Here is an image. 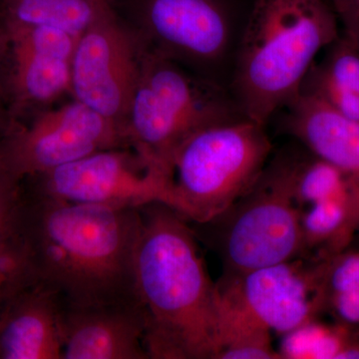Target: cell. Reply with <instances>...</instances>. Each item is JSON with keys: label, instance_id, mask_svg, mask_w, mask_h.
<instances>
[{"label": "cell", "instance_id": "1", "mask_svg": "<svg viewBox=\"0 0 359 359\" xmlns=\"http://www.w3.org/2000/svg\"><path fill=\"white\" fill-rule=\"evenodd\" d=\"M140 231V209L23 195L14 231L37 283L65 304L89 306L138 301L134 259Z\"/></svg>", "mask_w": 359, "mask_h": 359}, {"label": "cell", "instance_id": "2", "mask_svg": "<svg viewBox=\"0 0 359 359\" xmlns=\"http://www.w3.org/2000/svg\"><path fill=\"white\" fill-rule=\"evenodd\" d=\"M135 290L150 359H215L219 309L216 283L189 222L163 203L140 208Z\"/></svg>", "mask_w": 359, "mask_h": 359}, {"label": "cell", "instance_id": "3", "mask_svg": "<svg viewBox=\"0 0 359 359\" xmlns=\"http://www.w3.org/2000/svg\"><path fill=\"white\" fill-rule=\"evenodd\" d=\"M337 18L325 0H254L233 78L247 119L266 125L299 93L318 52L339 39Z\"/></svg>", "mask_w": 359, "mask_h": 359}, {"label": "cell", "instance_id": "4", "mask_svg": "<svg viewBox=\"0 0 359 359\" xmlns=\"http://www.w3.org/2000/svg\"><path fill=\"white\" fill-rule=\"evenodd\" d=\"M243 118L236 100L218 85L189 76L174 60L151 50L143 56L123 133L128 146L170 173L175 152L189 137Z\"/></svg>", "mask_w": 359, "mask_h": 359}, {"label": "cell", "instance_id": "5", "mask_svg": "<svg viewBox=\"0 0 359 359\" xmlns=\"http://www.w3.org/2000/svg\"><path fill=\"white\" fill-rule=\"evenodd\" d=\"M271 152L264 125L247 118L196 132L170 163L174 211L193 224L217 218L254 186Z\"/></svg>", "mask_w": 359, "mask_h": 359}, {"label": "cell", "instance_id": "6", "mask_svg": "<svg viewBox=\"0 0 359 359\" xmlns=\"http://www.w3.org/2000/svg\"><path fill=\"white\" fill-rule=\"evenodd\" d=\"M302 212L287 152L266 165L254 186L223 214L189 224L196 238L218 252L224 271L238 273L302 257Z\"/></svg>", "mask_w": 359, "mask_h": 359}, {"label": "cell", "instance_id": "7", "mask_svg": "<svg viewBox=\"0 0 359 359\" xmlns=\"http://www.w3.org/2000/svg\"><path fill=\"white\" fill-rule=\"evenodd\" d=\"M27 197L140 209L163 203L174 210L171 176L157 161L132 146L98 151L22 181Z\"/></svg>", "mask_w": 359, "mask_h": 359}, {"label": "cell", "instance_id": "8", "mask_svg": "<svg viewBox=\"0 0 359 359\" xmlns=\"http://www.w3.org/2000/svg\"><path fill=\"white\" fill-rule=\"evenodd\" d=\"M216 285L219 314L256 323L271 334L283 335L325 313L320 257L224 271Z\"/></svg>", "mask_w": 359, "mask_h": 359}, {"label": "cell", "instance_id": "9", "mask_svg": "<svg viewBox=\"0 0 359 359\" xmlns=\"http://www.w3.org/2000/svg\"><path fill=\"white\" fill-rule=\"evenodd\" d=\"M121 128L77 100L13 124L0 138V165L22 182L82 158L126 147Z\"/></svg>", "mask_w": 359, "mask_h": 359}, {"label": "cell", "instance_id": "10", "mask_svg": "<svg viewBox=\"0 0 359 359\" xmlns=\"http://www.w3.org/2000/svg\"><path fill=\"white\" fill-rule=\"evenodd\" d=\"M142 60L117 15L101 21L77 39L71 61L70 92L75 100L115 123L123 132Z\"/></svg>", "mask_w": 359, "mask_h": 359}, {"label": "cell", "instance_id": "11", "mask_svg": "<svg viewBox=\"0 0 359 359\" xmlns=\"http://www.w3.org/2000/svg\"><path fill=\"white\" fill-rule=\"evenodd\" d=\"M155 51L215 67L224 62L233 39L224 0H132Z\"/></svg>", "mask_w": 359, "mask_h": 359}, {"label": "cell", "instance_id": "12", "mask_svg": "<svg viewBox=\"0 0 359 359\" xmlns=\"http://www.w3.org/2000/svg\"><path fill=\"white\" fill-rule=\"evenodd\" d=\"M77 39L54 28L0 25V49L8 65L6 86L14 107L44 105L70 92Z\"/></svg>", "mask_w": 359, "mask_h": 359}, {"label": "cell", "instance_id": "13", "mask_svg": "<svg viewBox=\"0 0 359 359\" xmlns=\"http://www.w3.org/2000/svg\"><path fill=\"white\" fill-rule=\"evenodd\" d=\"M59 328L62 359H150L139 301L89 306L61 302Z\"/></svg>", "mask_w": 359, "mask_h": 359}, {"label": "cell", "instance_id": "14", "mask_svg": "<svg viewBox=\"0 0 359 359\" xmlns=\"http://www.w3.org/2000/svg\"><path fill=\"white\" fill-rule=\"evenodd\" d=\"M58 295L41 283L0 309V359H62Z\"/></svg>", "mask_w": 359, "mask_h": 359}, {"label": "cell", "instance_id": "15", "mask_svg": "<svg viewBox=\"0 0 359 359\" xmlns=\"http://www.w3.org/2000/svg\"><path fill=\"white\" fill-rule=\"evenodd\" d=\"M285 107L287 133L309 153L334 165L353 182L359 197V121L299 92Z\"/></svg>", "mask_w": 359, "mask_h": 359}, {"label": "cell", "instance_id": "16", "mask_svg": "<svg viewBox=\"0 0 359 359\" xmlns=\"http://www.w3.org/2000/svg\"><path fill=\"white\" fill-rule=\"evenodd\" d=\"M115 15L112 0H0V25L54 28L76 39Z\"/></svg>", "mask_w": 359, "mask_h": 359}, {"label": "cell", "instance_id": "17", "mask_svg": "<svg viewBox=\"0 0 359 359\" xmlns=\"http://www.w3.org/2000/svg\"><path fill=\"white\" fill-rule=\"evenodd\" d=\"M289 154L294 197L302 210L323 201L348 200L359 215L355 187L344 172L311 153Z\"/></svg>", "mask_w": 359, "mask_h": 359}, {"label": "cell", "instance_id": "18", "mask_svg": "<svg viewBox=\"0 0 359 359\" xmlns=\"http://www.w3.org/2000/svg\"><path fill=\"white\" fill-rule=\"evenodd\" d=\"M321 259L325 313L339 323L359 325V250L346 248Z\"/></svg>", "mask_w": 359, "mask_h": 359}, {"label": "cell", "instance_id": "19", "mask_svg": "<svg viewBox=\"0 0 359 359\" xmlns=\"http://www.w3.org/2000/svg\"><path fill=\"white\" fill-rule=\"evenodd\" d=\"M349 330L351 325L314 318L282 335L278 351L282 359H340Z\"/></svg>", "mask_w": 359, "mask_h": 359}, {"label": "cell", "instance_id": "20", "mask_svg": "<svg viewBox=\"0 0 359 359\" xmlns=\"http://www.w3.org/2000/svg\"><path fill=\"white\" fill-rule=\"evenodd\" d=\"M215 359H282L269 330L233 316H221Z\"/></svg>", "mask_w": 359, "mask_h": 359}, {"label": "cell", "instance_id": "21", "mask_svg": "<svg viewBox=\"0 0 359 359\" xmlns=\"http://www.w3.org/2000/svg\"><path fill=\"white\" fill-rule=\"evenodd\" d=\"M34 283L36 278L18 233H0V309Z\"/></svg>", "mask_w": 359, "mask_h": 359}, {"label": "cell", "instance_id": "22", "mask_svg": "<svg viewBox=\"0 0 359 359\" xmlns=\"http://www.w3.org/2000/svg\"><path fill=\"white\" fill-rule=\"evenodd\" d=\"M299 92L311 94L337 112L359 121V95L335 81L327 71L313 63L306 73Z\"/></svg>", "mask_w": 359, "mask_h": 359}, {"label": "cell", "instance_id": "23", "mask_svg": "<svg viewBox=\"0 0 359 359\" xmlns=\"http://www.w3.org/2000/svg\"><path fill=\"white\" fill-rule=\"evenodd\" d=\"M321 66L335 81L359 95V51L348 40H335Z\"/></svg>", "mask_w": 359, "mask_h": 359}, {"label": "cell", "instance_id": "24", "mask_svg": "<svg viewBox=\"0 0 359 359\" xmlns=\"http://www.w3.org/2000/svg\"><path fill=\"white\" fill-rule=\"evenodd\" d=\"M22 198V182L0 165V233L15 231Z\"/></svg>", "mask_w": 359, "mask_h": 359}, {"label": "cell", "instance_id": "25", "mask_svg": "<svg viewBox=\"0 0 359 359\" xmlns=\"http://www.w3.org/2000/svg\"><path fill=\"white\" fill-rule=\"evenodd\" d=\"M335 15L344 26V39L359 51V0H330Z\"/></svg>", "mask_w": 359, "mask_h": 359}, {"label": "cell", "instance_id": "26", "mask_svg": "<svg viewBox=\"0 0 359 359\" xmlns=\"http://www.w3.org/2000/svg\"><path fill=\"white\" fill-rule=\"evenodd\" d=\"M340 359H359V325H351L346 346Z\"/></svg>", "mask_w": 359, "mask_h": 359}, {"label": "cell", "instance_id": "27", "mask_svg": "<svg viewBox=\"0 0 359 359\" xmlns=\"http://www.w3.org/2000/svg\"><path fill=\"white\" fill-rule=\"evenodd\" d=\"M13 122L7 118L4 113V105H2L1 91H0V138L4 136L11 130Z\"/></svg>", "mask_w": 359, "mask_h": 359}, {"label": "cell", "instance_id": "28", "mask_svg": "<svg viewBox=\"0 0 359 359\" xmlns=\"http://www.w3.org/2000/svg\"><path fill=\"white\" fill-rule=\"evenodd\" d=\"M359 231V224H358V231Z\"/></svg>", "mask_w": 359, "mask_h": 359}]
</instances>
